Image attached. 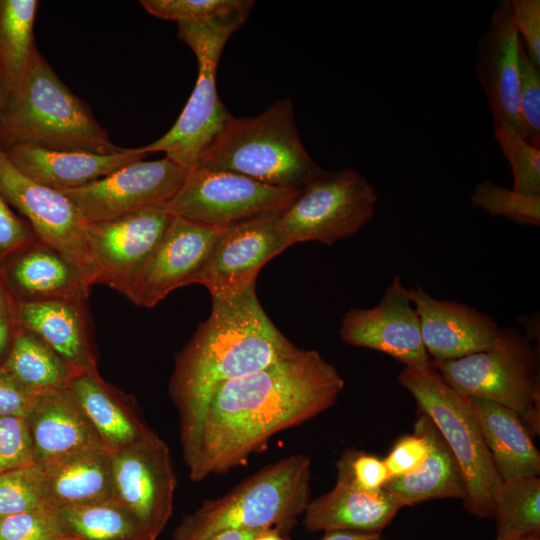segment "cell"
I'll use <instances>...</instances> for the list:
<instances>
[{"instance_id":"cb8c5ba5","label":"cell","mask_w":540,"mask_h":540,"mask_svg":"<svg viewBox=\"0 0 540 540\" xmlns=\"http://www.w3.org/2000/svg\"><path fill=\"white\" fill-rule=\"evenodd\" d=\"M402 507L385 488L367 492L336 481L330 491L309 501L303 525L310 532L382 533Z\"/></svg>"},{"instance_id":"8fae6325","label":"cell","mask_w":540,"mask_h":540,"mask_svg":"<svg viewBox=\"0 0 540 540\" xmlns=\"http://www.w3.org/2000/svg\"><path fill=\"white\" fill-rule=\"evenodd\" d=\"M0 194L27 221L36 238L55 249L98 284L87 223L62 192L21 173L0 149Z\"/></svg>"},{"instance_id":"d6a6232c","label":"cell","mask_w":540,"mask_h":540,"mask_svg":"<svg viewBox=\"0 0 540 540\" xmlns=\"http://www.w3.org/2000/svg\"><path fill=\"white\" fill-rule=\"evenodd\" d=\"M470 203L493 216L504 217L522 225H540V196L525 195L490 180L476 185Z\"/></svg>"},{"instance_id":"f35d334b","label":"cell","mask_w":540,"mask_h":540,"mask_svg":"<svg viewBox=\"0 0 540 540\" xmlns=\"http://www.w3.org/2000/svg\"><path fill=\"white\" fill-rule=\"evenodd\" d=\"M337 481L357 489L375 492L391 479L383 459L359 450H348L338 460Z\"/></svg>"},{"instance_id":"4fadbf2b","label":"cell","mask_w":540,"mask_h":540,"mask_svg":"<svg viewBox=\"0 0 540 540\" xmlns=\"http://www.w3.org/2000/svg\"><path fill=\"white\" fill-rule=\"evenodd\" d=\"M189 171L168 157L144 159L79 188L62 191L88 223L163 208L177 193Z\"/></svg>"},{"instance_id":"9c48e42d","label":"cell","mask_w":540,"mask_h":540,"mask_svg":"<svg viewBox=\"0 0 540 540\" xmlns=\"http://www.w3.org/2000/svg\"><path fill=\"white\" fill-rule=\"evenodd\" d=\"M377 201L376 189L358 171L324 170L300 190L278 223L288 247L306 241L330 246L357 234L372 219Z\"/></svg>"},{"instance_id":"d590c367","label":"cell","mask_w":540,"mask_h":540,"mask_svg":"<svg viewBox=\"0 0 540 540\" xmlns=\"http://www.w3.org/2000/svg\"><path fill=\"white\" fill-rule=\"evenodd\" d=\"M151 15L170 21L191 22L216 18L251 9L252 0H141Z\"/></svg>"},{"instance_id":"5bb4252c","label":"cell","mask_w":540,"mask_h":540,"mask_svg":"<svg viewBox=\"0 0 540 540\" xmlns=\"http://www.w3.org/2000/svg\"><path fill=\"white\" fill-rule=\"evenodd\" d=\"M224 231L172 215L127 299L137 306L152 308L172 291L196 284L213 246Z\"/></svg>"},{"instance_id":"ffe728a7","label":"cell","mask_w":540,"mask_h":540,"mask_svg":"<svg viewBox=\"0 0 540 540\" xmlns=\"http://www.w3.org/2000/svg\"><path fill=\"white\" fill-rule=\"evenodd\" d=\"M0 279L16 302L87 301L93 281L39 240L2 268Z\"/></svg>"},{"instance_id":"b9f144b4","label":"cell","mask_w":540,"mask_h":540,"mask_svg":"<svg viewBox=\"0 0 540 540\" xmlns=\"http://www.w3.org/2000/svg\"><path fill=\"white\" fill-rule=\"evenodd\" d=\"M37 241L27 221L0 194V268Z\"/></svg>"},{"instance_id":"e0dca14e","label":"cell","mask_w":540,"mask_h":540,"mask_svg":"<svg viewBox=\"0 0 540 540\" xmlns=\"http://www.w3.org/2000/svg\"><path fill=\"white\" fill-rule=\"evenodd\" d=\"M279 216L225 229L196 284L206 287L212 299L232 297L255 285L264 265L288 248Z\"/></svg>"},{"instance_id":"f907efd6","label":"cell","mask_w":540,"mask_h":540,"mask_svg":"<svg viewBox=\"0 0 540 540\" xmlns=\"http://www.w3.org/2000/svg\"><path fill=\"white\" fill-rule=\"evenodd\" d=\"M254 540H288L275 529H268L259 534Z\"/></svg>"},{"instance_id":"2e32d148","label":"cell","mask_w":540,"mask_h":540,"mask_svg":"<svg viewBox=\"0 0 540 540\" xmlns=\"http://www.w3.org/2000/svg\"><path fill=\"white\" fill-rule=\"evenodd\" d=\"M171 217L164 208H154L88 223V244L98 284H105L127 298Z\"/></svg>"},{"instance_id":"f6af8a7d","label":"cell","mask_w":540,"mask_h":540,"mask_svg":"<svg viewBox=\"0 0 540 540\" xmlns=\"http://www.w3.org/2000/svg\"><path fill=\"white\" fill-rule=\"evenodd\" d=\"M15 327L12 320L0 316V365L3 364L9 353Z\"/></svg>"},{"instance_id":"9a60e30c","label":"cell","mask_w":540,"mask_h":540,"mask_svg":"<svg viewBox=\"0 0 540 540\" xmlns=\"http://www.w3.org/2000/svg\"><path fill=\"white\" fill-rule=\"evenodd\" d=\"M339 335L353 346L385 353L409 367L431 363L421 335L419 317L408 289L395 276L372 308H351L343 316Z\"/></svg>"},{"instance_id":"bcb514c9","label":"cell","mask_w":540,"mask_h":540,"mask_svg":"<svg viewBox=\"0 0 540 540\" xmlns=\"http://www.w3.org/2000/svg\"><path fill=\"white\" fill-rule=\"evenodd\" d=\"M321 540H384V538L382 533L331 531L325 532Z\"/></svg>"},{"instance_id":"6da1fadb","label":"cell","mask_w":540,"mask_h":540,"mask_svg":"<svg viewBox=\"0 0 540 540\" xmlns=\"http://www.w3.org/2000/svg\"><path fill=\"white\" fill-rule=\"evenodd\" d=\"M344 380L315 350L294 354L214 387L180 420L183 456L191 480L246 465L277 433L311 420L338 400Z\"/></svg>"},{"instance_id":"5b68a950","label":"cell","mask_w":540,"mask_h":540,"mask_svg":"<svg viewBox=\"0 0 540 540\" xmlns=\"http://www.w3.org/2000/svg\"><path fill=\"white\" fill-rule=\"evenodd\" d=\"M197 168L293 190L303 189L325 170L306 151L289 99L277 100L255 116H233Z\"/></svg>"},{"instance_id":"603a6c76","label":"cell","mask_w":540,"mask_h":540,"mask_svg":"<svg viewBox=\"0 0 540 540\" xmlns=\"http://www.w3.org/2000/svg\"><path fill=\"white\" fill-rule=\"evenodd\" d=\"M26 420L34 464L43 465L82 450L105 448L68 385L39 394Z\"/></svg>"},{"instance_id":"7dc6e473","label":"cell","mask_w":540,"mask_h":540,"mask_svg":"<svg viewBox=\"0 0 540 540\" xmlns=\"http://www.w3.org/2000/svg\"><path fill=\"white\" fill-rule=\"evenodd\" d=\"M263 531L265 530H228L208 540H254Z\"/></svg>"},{"instance_id":"ba28073f","label":"cell","mask_w":540,"mask_h":540,"mask_svg":"<svg viewBox=\"0 0 540 540\" xmlns=\"http://www.w3.org/2000/svg\"><path fill=\"white\" fill-rule=\"evenodd\" d=\"M431 363L459 393L513 410L531 435H539L538 360L528 335L515 328L501 329L486 351Z\"/></svg>"},{"instance_id":"44dd1931","label":"cell","mask_w":540,"mask_h":540,"mask_svg":"<svg viewBox=\"0 0 540 540\" xmlns=\"http://www.w3.org/2000/svg\"><path fill=\"white\" fill-rule=\"evenodd\" d=\"M3 152L25 176L60 192L103 178L147 155L138 148H125L114 154H97L47 149L31 144L14 145Z\"/></svg>"},{"instance_id":"1f68e13d","label":"cell","mask_w":540,"mask_h":540,"mask_svg":"<svg viewBox=\"0 0 540 540\" xmlns=\"http://www.w3.org/2000/svg\"><path fill=\"white\" fill-rule=\"evenodd\" d=\"M496 538L540 535V479L538 476L500 480L494 489Z\"/></svg>"},{"instance_id":"52a82bcc","label":"cell","mask_w":540,"mask_h":540,"mask_svg":"<svg viewBox=\"0 0 540 540\" xmlns=\"http://www.w3.org/2000/svg\"><path fill=\"white\" fill-rule=\"evenodd\" d=\"M398 382L412 394L456 458L466 487V509L481 518L493 517L492 496L501 478L468 398L451 387L432 363L423 368L405 366Z\"/></svg>"},{"instance_id":"7bdbcfd3","label":"cell","mask_w":540,"mask_h":540,"mask_svg":"<svg viewBox=\"0 0 540 540\" xmlns=\"http://www.w3.org/2000/svg\"><path fill=\"white\" fill-rule=\"evenodd\" d=\"M513 24L530 62L540 69V1L510 0Z\"/></svg>"},{"instance_id":"d6986e66","label":"cell","mask_w":540,"mask_h":540,"mask_svg":"<svg viewBox=\"0 0 540 540\" xmlns=\"http://www.w3.org/2000/svg\"><path fill=\"white\" fill-rule=\"evenodd\" d=\"M408 294L432 360H452L486 351L499 336L501 328L493 318L475 308L436 299L419 285L408 289Z\"/></svg>"},{"instance_id":"836d02e7","label":"cell","mask_w":540,"mask_h":540,"mask_svg":"<svg viewBox=\"0 0 540 540\" xmlns=\"http://www.w3.org/2000/svg\"><path fill=\"white\" fill-rule=\"evenodd\" d=\"M39 508H49L39 465L32 464L0 473V517Z\"/></svg>"},{"instance_id":"30bf717a","label":"cell","mask_w":540,"mask_h":540,"mask_svg":"<svg viewBox=\"0 0 540 540\" xmlns=\"http://www.w3.org/2000/svg\"><path fill=\"white\" fill-rule=\"evenodd\" d=\"M300 190L276 188L227 171H189L163 207L190 221L228 229L260 218L279 216Z\"/></svg>"},{"instance_id":"7a4b0ae2","label":"cell","mask_w":540,"mask_h":540,"mask_svg":"<svg viewBox=\"0 0 540 540\" xmlns=\"http://www.w3.org/2000/svg\"><path fill=\"white\" fill-rule=\"evenodd\" d=\"M298 349L266 314L255 285L232 297L212 299L209 317L175 358L169 391L180 420L220 383L263 369Z\"/></svg>"},{"instance_id":"f546056e","label":"cell","mask_w":540,"mask_h":540,"mask_svg":"<svg viewBox=\"0 0 540 540\" xmlns=\"http://www.w3.org/2000/svg\"><path fill=\"white\" fill-rule=\"evenodd\" d=\"M69 540H153L136 518L112 498L57 509Z\"/></svg>"},{"instance_id":"f1b7e54d","label":"cell","mask_w":540,"mask_h":540,"mask_svg":"<svg viewBox=\"0 0 540 540\" xmlns=\"http://www.w3.org/2000/svg\"><path fill=\"white\" fill-rule=\"evenodd\" d=\"M2 367L35 395L63 388L79 374L39 338L18 326Z\"/></svg>"},{"instance_id":"484cf974","label":"cell","mask_w":540,"mask_h":540,"mask_svg":"<svg viewBox=\"0 0 540 540\" xmlns=\"http://www.w3.org/2000/svg\"><path fill=\"white\" fill-rule=\"evenodd\" d=\"M467 398L499 477L509 480L538 476L540 453L518 414L488 400Z\"/></svg>"},{"instance_id":"681fc988","label":"cell","mask_w":540,"mask_h":540,"mask_svg":"<svg viewBox=\"0 0 540 540\" xmlns=\"http://www.w3.org/2000/svg\"><path fill=\"white\" fill-rule=\"evenodd\" d=\"M10 93L11 88L9 87L7 82L2 77H0V116L7 103Z\"/></svg>"},{"instance_id":"816d5d0a","label":"cell","mask_w":540,"mask_h":540,"mask_svg":"<svg viewBox=\"0 0 540 540\" xmlns=\"http://www.w3.org/2000/svg\"><path fill=\"white\" fill-rule=\"evenodd\" d=\"M495 540H540V535H527V536L502 538V539L496 538Z\"/></svg>"},{"instance_id":"8992f818","label":"cell","mask_w":540,"mask_h":540,"mask_svg":"<svg viewBox=\"0 0 540 540\" xmlns=\"http://www.w3.org/2000/svg\"><path fill=\"white\" fill-rule=\"evenodd\" d=\"M250 10L177 23L179 40L187 44L197 58V80L174 125L159 139L139 147L141 153L164 152L188 171L200 165L233 117L218 96L216 72L227 41L247 21Z\"/></svg>"},{"instance_id":"74e56055","label":"cell","mask_w":540,"mask_h":540,"mask_svg":"<svg viewBox=\"0 0 540 540\" xmlns=\"http://www.w3.org/2000/svg\"><path fill=\"white\" fill-rule=\"evenodd\" d=\"M0 540H69L57 510L39 508L0 517Z\"/></svg>"},{"instance_id":"ab89813d","label":"cell","mask_w":540,"mask_h":540,"mask_svg":"<svg viewBox=\"0 0 540 540\" xmlns=\"http://www.w3.org/2000/svg\"><path fill=\"white\" fill-rule=\"evenodd\" d=\"M34 464L26 417L0 416V473Z\"/></svg>"},{"instance_id":"7c38bea8","label":"cell","mask_w":540,"mask_h":540,"mask_svg":"<svg viewBox=\"0 0 540 540\" xmlns=\"http://www.w3.org/2000/svg\"><path fill=\"white\" fill-rule=\"evenodd\" d=\"M111 498L155 540L173 513L176 475L167 444L154 432L111 452Z\"/></svg>"},{"instance_id":"8d00e7d4","label":"cell","mask_w":540,"mask_h":540,"mask_svg":"<svg viewBox=\"0 0 540 540\" xmlns=\"http://www.w3.org/2000/svg\"><path fill=\"white\" fill-rule=\"evenodd\" d=\"M520 88L517 133L530 145L540 148V71L529 60L519 42Z\"/></svg>"},{"instance_id":"60d3db41","label":"cell","mask_w":540,"mask_h":540,"mask_svg":"<svg viewBox=\"0 0 540 540\" xmlns=\"http://www.w3.org/2000/svg\"><path fill=\"white\" fill-rule=\"evenodd\" d=\"M430 441L420 416L415 422L414 433L400 437L383 459L391 478L410 475L426 461Z\"/></svg>"},{"instance_id":"4dcf8cb0","label":"cell","mask_w":540,"mask_h":540,"mask_svg":"<svg viewBox=\"0 0 540 540\" xmlns=\"http://www.w3.org/2000/svg\"><path fill=\"white\" fill-rule=\"evenodd\" d=\"M37 0H0V77L11 91L22 82L37 50Z\"/></svg>"},{"instance_id":"277c9868","label":"cell","mask_w":540,"mask_h":540,"mask_svg":"<svg viewBox=\"0 0 540 540\" xmlns=\"http://www.w3.org/2000/svg\"><path fill=\"white\" fill-rule=\"evenodd\" d=\"M311 460L292 454L264 466L186 515L173 540H208L228 530L292 529L310 501Z\"/></svg>"},{"instance_id":"e575fe53","label":"cell","mask_w":540,"mask_h":540,"mask_svg":"<svg viewBox=\"0 0 540 540\" xmlns=\"http://www.w3.org/2000/svg\"><path fill=\"white\" fill-rule=\"evenodd\" d=\"M494 138L512 169V189L540 196V148L530 145L507 125L495 126Z\"/></svg>"},{"instance_id":"ee69618b","label":"cell","mask_w":540,"mask_h":540,"mask_svg":"<svg viewBox=\"0 0 540 540\" xmlns=\"http://www.w3.org/2000/svg\"><path fill=\"white\" fill-rule=\"evenodd\" d=\"M37 396L20 386L0 365V416L26 417Z\"/></svg>"},{"instance_id":"83f0119b","label":"cell","mask_w":540,"mask_h":540,"mask_svg":"<svg viewBox=\"0 0 540 540\" xmlns=\"http://www.w3.org/2000/svg\"><path fill=\"white\" fill-rule=\"evenodd\" d=\"M420 418L430 441V452L426 461L410 475L391 478L384 488L392 493L403 507L430 499L464 500L466 487L456 458L430 418L423 412Z\"/></svg>"},{"instance_id":"c3c4849f","label":"cell","mask_w":540,"mask_h":540,"mask_svg":"<svg viewBox=\"0 0 540 540\" xmlns=\"http://www.w3.org/2000/svg\"><path fill=\"white\" fill-rule=\"evenodd\" d=\"M13 302L0 279V316L12 320Z\"/></svg>"},{"instance_id":"ac0fdd59","label":"cell","mask_w":540,"mask_h":540,"mask_svg":"<svg viewBox=\"0 0 540 540\" xmlns=\"http://www.w3.org/2000/svg\"><path fill=\"white\" fill-rule=\"evenodd\" d=\"M519 42L509 1H502L491 14L474 58L476 78L486 96L494 127L507 125L517 130Z\"/></svg>"},{"instance_id":"3957f363","label":"cell","mask_w":540,"mask_h":540,"mask_svg":"<svg viewBox=\"0 0 540 540\" xmlns=\"http://www.w3.org/2000/svg\"><path fill=\"white\" fill-rule=\"evenodd\" d=\"M18 144L97 154L125 149L111 142L88 105L60 80L38 49L0 116V149Z\"/></svg>"},{"instance_id":"4316f807","label":"cell","mask_w":540,"mask_h":540,"mask_svg":"<svg viewBox=\"0 0 540 540\" xmlns=\"http://www.w3.org/2000/svg\"><path fill=\"white\" fill-rule=\"evenodd\" d=\"M39 466L50 509L111 498V452L106 448L74 452Z\"/></svg>"},{"instance_id":"d4e9b609","label":"cell","mask_w":540,"mask_h":540,"mask_svg":"<svg viewBox=\"0 0 540 540\" xmlns=\"http://www.w3.org/2000/svg\"><path fill=\"white\" fill-rule=\"evenodd\" d=\"M68 388L110 452L133 445L154 433L129 399L105 382L97 369L74 376Z\"/></svg>"},{"instance_id":"7402d4cb","label":"cell","mask_w":540,"mask_h":540,"mask_svg":"<svg viewBox=\"0 0 540 540\" xmlns=\"http://www.w3.org/2000/svg\"><path fill=\"white\" fill-rule=\"evenodd\" d=\"M12 321L39 338L75 372L97 369L86 301L16 302Z\"/></svg>"}]
</instances>
